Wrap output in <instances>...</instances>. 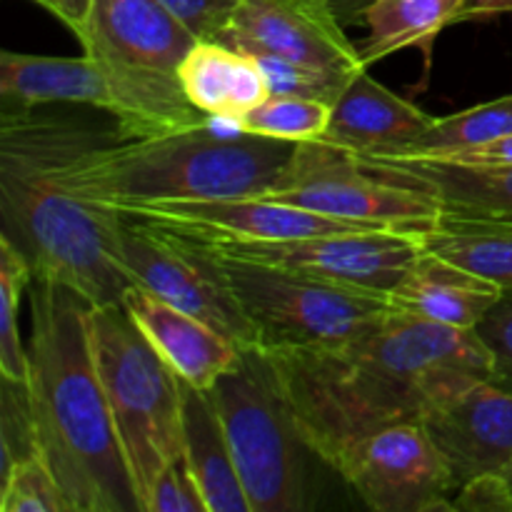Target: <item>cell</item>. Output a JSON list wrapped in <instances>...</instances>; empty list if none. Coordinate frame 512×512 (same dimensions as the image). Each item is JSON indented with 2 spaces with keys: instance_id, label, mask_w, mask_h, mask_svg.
<instances>
[{
  "instance_id": "cell-1",
  "label": "cell",
  "mask_w": 512,
  "mask_h": 512,
  "mask_svg": "<svg viewBox=\"0 0 512 512\" xmlns=\"http://www.w3.org/2000/svg\"><path fill=\"white\" fill-rule=\"evenodd\" d=\"M260 350L300 438L333 470L358 440L420 423L440 400L490 373L475 330L395 310L340 343Z\"/></svg>"
},
{
  "instance_id": "cell-2",
  "label": "cell",
  "mask_w": 512,
  "mask_h": 512,
  "mask_svg": "<svg viewBox=\"0 0 512 512\" xmlns=\"http://www.w3.org/2000/svg\"><path fill=\"white\" fill-rule=\"evenodd\" d=\"M28 360L40 455L73 512H143L95 365L83 295L33 278Z\"/></svg>"
},
{
  "instance_id": "cell-3",
  "label": "cell",
  "mask_w": 512,
  "mask_h": 512,
  "mask_svg": "<svg viewBox=\"0 0 512 512\" xmlns=\"http://www.w3.org/2000/svg\"><path fill=\"white\" fill-rule=\"evenodd\" d=\"M293 150L220 115L145 135H103L65 115L55 175L88 203L123 213L158 200L265 198Z\"/></svg>"
},
{
  "instance_id": "cell-4",
  "label": "cell",
  "mask_w": 512,
  "mask_h": 512,
  "mask_svg": "<svg viewBox=\"0 0 512 512\" xmlns=\"http://www.w3.org/2000/svg\"><path fill=\"white\" fill-rule=\"evenodd\" d=\"M60 113L43 105L3 103L0 113V238L33 278L68 285L90 305L123 300L133 285L118 260L123 213L93 205L55 175Z\"/></svg>"
},
{
  "instance_id": "cell-5",
  "label": "cell",
  "mask_w": 512,
  "mask_h": 512,
  "mask_svg": "<svg viewBox=\"0 0 512 512\" xmlns=\"http://www.w3.org/2000/svg\"><path fill=\"white\" fill-rule=\"evenodd\" d=\"M78 40L98 60L118 95V133L145 135L200 125V113L178 80L198 38L158 0H93Z\"/></svg>"
},
{
  "instance_id": "cell-6",
  "label": "cell",
  "mask_w": 512,
  "mask_h": 512,
  "mask_svg": "<svg viewBox=\"0 0 512 512\" xmlns=\"http://www.w3.org/2000/svg\"><path fill=\"white\" fill-rule=\"evenodd\" d=\"M95 365L138 498L183 455V378L150 345L123 303L90 305Z\"/></svg>"
},
{
  "instance_id": "cell-7",
  "label": "cell",
  "mask_w": 512,
  "mask_h": 512,
  "mask_svg": "<svg viewBox=\"0 0 512 512\" xmlns=\"http://www.w3.org/2000/svg\"><path fill=\"white\" fill-rule=\"evenodd\" d=\"M210 395L223 420L250 512L308 508V445L300 438L263 350L240 348V358L220 375Z\"/></svg>"
},
{
  "instance_id": "cell-8",
  "label": "cell",
  "mask_w": 512,
  "mask_h": 512,
  "mask_svg": "<svg viewBox=\"0 0 512 512\" xmlns=\"http://www.w3.org/2000/svg\"><path fill=\"white\" fill-rule=\"evenodd\" d=\"M203 243V240H200ZM230 293L258 328L260 348H305L348 340L390 313L388 295L260 263L203 243Z\"/></svg>"
},
{
  "instance_id": "cell-9",
  "label": "cell",
  "mask_w": 512,
  "mask_h": 512,
  "mask_svg": "<svg viewBox=\"0 0 512 512\" xmlns=\"http://www.w3.org/2000/svg\"><path fill=\"white\" fill-rule=\"evenodd\" d=\"M268 200L298 205L350 223L423 233L443 208L433 195L385 178L363 155L325 140L295 143Z\"/></svg>"
},
{
  "instance_id": "cell-10",
  "label": "cell",
  "mask_w": 512,
  "mask_h": 512,
  "mask_svg": "<svg viewBox=\"0 0 512 512\" xmlns=\"http://www.w3.org/2000/svg\"><path fill=\"white\" fill-rule=\"evenodd\" d=\"M118 260L133 285L213 325L240 348H260V335L245 315L200 240L148 220L123 215Z\"/></svg>"
},
{
  "instance_id": "cell-11",
  "label": "cell",
  "mask_w": 512,
  "mask_h": 512,
  "mask_svg": "<svg viewBox=\"0 0 512 512\" xmlns=\"http://www.w3.org/2000/svg\"><path fill=\"white\" fill-rule=\"evenodd\" d=\"M335 473L378 512L453 510V478L423 423L388 425L358 440Z\"/></svg>"
},
{
  "instance_id": "cell-12",
  "label": "cell",
  "mask_w": 512,
  "mask_h": 512,
  "mask_svg": "<svg viewBox=\"0 0 512 512\" xmlns=\"http://www.w3.org/2000/svg\"><path fill=\"white\" fill-rule=\"evenodd\" d=\"M190 238V235H188ZM198 240V238H195ZM210 243V240H203ZM260 263L285 265L315 278L388 295L420 255L415 230L368 228L260 243H210Z\"/></svg>"
},
{
  "instance_id": "cell-13",
  "label": "cell",
  "mask_w": 512,
  "mask_h": 512,
  "mask_svg": "<svg viewBox=\"0 0 512 512\" xmlns=\"http://www.w3.org/2000/svg\"><path fill=\"white\" fill-rule=\"evenodd\" d=\"M218 43L318 70L365 68L330 0H238Z\"/></svg>"
},
{
  "instance_id": "cell-14",
  "label": "cell",
  "mask_w": 512,
  "mask_h": 512,
  "mask_svg": "<svg viewBox=\"0 0 512 512\" xmlns=\"http://www.w3.org/2000/svg\"><path fill=\"white\" fill-rule=\"evenodd\" d=\"M130 218L148 220L160 228L210 243H260L293 240L308 235L368 230L373 225L330 218L298 205L268 198H210V200H158L123 210Z\"/></svg>"
},
{
  "instance_id": "cell-15",
  "label": "cell",
  "mask_w": 512,
  "mask_h": 512,
  "mask_svg": "<svg viewBox=\"0 0 512 512\" xmlns=\"http://www.w3.org/2000/svg\"><path fill=\"white\" fill-rule=\"evenodd\" d=\"M460 485L485 473H505L512 465V393L478 380L440 400L420 420Z\"/></svg>"
},
{
  "instance_id": "cell-16",
  "label": "cell",
  "mask_w": 512,
  "mask_h": 512,
  "mask_svg": "<svg viewBox=\"0 0 512 512\" xmlns=\"http://www.w3.org/2000/svg\"><path fill=\"white\" fill-rule=\"evenodd\" d=\"M120 303L165 363L193 388L213 390L240 358L238 343L140 285H130Z\"/></svg>"
},
{
  "instance_id": "cell-17",
  "label": "cell",
  "mask_w": 512,
  "mask_h": 512,
  "mask_svg": "<svg viewBox=\"0 0 512 512\" xmlns=\"http://www.w3.org/2000/svg\"><path fill=\"white\" fill-rule=\"evenodd\" d=\"M433 115L358 70L333 103L328 130L320 140L373 158L403 148L433 125Z\"/></svg>"
},
{
  "instance_id": "cell-18",
  "label": "cell",
  "mask_w": 512,
  "mask_h": 512,
  "mask_svg": "<svg viewBox=\"0 0 512 512\" xmlns=\"http://www.w3.org/2000/svg\"><path fill=\"white\" fill-rule=\"evenodd\" d=\"M503 290L490 280L420 250L415 263L388 293L390 310L450 328L473 330Z\"/></svg>"
},
{
  "instance_id": "cell-19",
  "label": "cell",
  "mask_w": 512,
  "mask_h": 512,
  "mask_svg": "<svg viewBox=\"0 0 512 512\" xmlns=\"http://www.w3.org/2000/svg\"><path fill=\"white\" fill-rule=\"evenodd\" d=\"M365 160L385 178L433 195L443 213L512 218V165H463L433 158Z\"/></svg>"
},
{
  "instance_id": "cell-20",
  "label": "cell",
  "mask_w": 512,
  "mask_h": 512,
  "mask_svg": "<svg viewBox=\"0 0 512 512\" xmlns=\"http://www.w3.org/2000/svg\"><path fill=\"white\" fill-rule=\"evenodd\" d=\"M0 98L10 105L73 103L93 105L118 115V95L98 60L50 58L3 50L0 53Z\"/></svg>"
},
{
  "instance_id": "cell-21",
  "label": "cell",
  "mask_w": 512,
  "mask_h": 512,
  "mask_svg": "<svg viewBox=\"0 0 512 512\" xmlns=\"http://www.w3.org/2000/svg\"><path fill=\"white\" fill-rule=\"evenodd\" d=\"M178 80L190 103L210 118L238 120L270 95L253 55L218 40H198L180 63Z\"/></svg>"
},
{
  "instance_id": "cell-22",
  "label": "cell",
  "mask_w": 512,
  "mask_h": 512,
  "mask_svg": "<svg viewBox=\"0 0 512 512\" xmlns=\"http://www.w3.org/2000/svg\"><path fill=\"white\" fill-rule=\"evenodd\" d=\"M183 455L210 512H250L213 395L188 383L183 388Z\"/></svg>"
},
{
  "instance_id": "cell-23",
  "label": "cell",
  "mask_w": 512,
  "mask_h": 512,
  "mask_svg": "<svg viewBox=\"0 0 512 512\" xmlns=\"http://www.w3.org/2000/svg\"><path fill=\"white\" fill-rule=\"evenodd\" d=\"M418 235L428 253L490 280L500 290H512V218L440 213Z\"/></svg>"
},
{
  "instance_id": "cell-24",
  "label": "cell",
  "mask_w": 512,
  "mask_h": 512,
  "mask_svg": "<svg viewBox=\"0 0 512 512\" xmlns=\"http://www.w3.org/2000/svg\"><path fill=\"white\" fill-rule=\"evenodd\" d=\"M465 0H373L360 23L365 38L358 53L368 68L375 60L400 53L403 48H430L440 30L455 25Z\"/></svg>"
},
{
  "instance_id": "cell-25",
  "label": "cell",
  "mask_w": 512,
  "mask_h": 512,
  "mask_svg": "<svg viewBox=\"0 0 512 512\" xmlns=\"http://www.w3.org/2000/svg\"><path fill=\"white\" fill-rule=\"evenodd\" d=\"M512 133V95L473 105L468 110L435 118L425 133L405 143L395 153L373 158H450L480 148Z\"/></svg>"
},
{
  "instance_id": "cell-26",
  "label": "cell",
  "mask_w": 512,
  "mask_h": 512,
  "mask_svg": "<svg viewBox=\"0 0 512 512\" xmlns=\"http://www.w3.org/2000/svg\"><path fill=\"white\" fill-rule=\"evenodd\" d=\"M33 283L28 260L0 238V378L28 385L30 360L18 328L20 300Z\"/></svg>"
},
{
  "instance_id": "cell-27",
  "label": "cell",
  "mask_w": 512,
  "mask_h": 512,
  "mask_svg": "<svg viewBox=\"0 0 512 512\" xmlns=\"http://www.w3.org/2000/svg\"><path fill=\"white\" fill-rule=\"evenodd\" d=\"M333 105L313 98H288V95H268L263 103L240 115V130L260 138L285 140V143H305L320 140L328 130Z\"/></svg>"
},
{
  "instance_id": "cell-28",
  "label": "cell",
  "mask_w": 512,
  "mask_h": 512,
  "mask_svg": "<svg viewBox=\"0 0 512 512\" xmlns=\"http://www.w3.org/2000/svg\"><path fill=\"white\" fill-rule=\"evenodd\" d=\"M0 512H73L43 455L18 460L0 483Z\"/></svg>"
},
{
  "instance_id": "cell-29",
  "label": "cell",
  "mask_w": 512,
  "mask_h": 512,
  "mask_svg": "<svg viewBox=\"0 0 512 512\" xmlns=\"http://www.w3.org/2000/svg\"><path fill=\"white\" fill-rule=\"evenodd\" d=\"M243 53V50H240ZM255 63L263 70L265 80H268L270 95H288V98H313L325 100L333 105L353 73L358 70H318L308 68V65L293 63V60L278 58V55L268 53H250ZM363 70V68H360Z\"/></svg>"
},
{
  "instance_id": "cell-30",
  "label": "cell",
  "mask_w": 512,
  "mask_h": 512,
  "mask_svg": "<svg viewBox=\"0 0 512 512\" xmlns=\"http://www.w3.org/2000/svg\"><path fill=\"white\" fill-rule=\"evenodd\" d=\"M0 380H3V390H0V453H3V465H0V473L5 475L18 460L38 455L40 445L38 433H35L28 385L8 378Z\"/></svg>"
},
{
  "instance_id": "cell-31",
  "label": "cell",
  "mask_w": 512,
  "mask_h": 512,
  "mask_svg": "<svg viewBox=\"0 0 512 512\" xmlns=\"http://www.w3.org/2000/svg\"><path fill=\"white\" fill-rule=\"evenodd\" d=\"M473 330L488 350V380L512 393V290H503Z\"/></svg>"
},
{
  "instance_id": "cell-32",
  "label": "cell",
  "mask_w": 512,
  "mask_h": 512,
  "mask_svg": "<svg viewBox=\"0 0 512 512\" xmlns=\"http://www.w3.org/2000/svg\"><path fill=\"white\" fill-rule=\"evenodd\" d=\"M145 512H210L185 455L173 460L155 480Z\"/></svg>"
},
{
  "instance_id": "cell-33",
  "label": "cell",
  "mask_w": 512,
  "mask_h": 512,
  "mask_svg": "<svg viewBox=\"0 0 512 512\" xmlns=\"http://www.w3.org/2000/svg\"><path fill=\"white\" fill-rule=\"evenodd\" d=\"M198 40H218L238 0H158Z\"/></svg>"
},
{
  "instance_id": "cell-34",
  "label": "cell",
  "mask_w": 512,
  "mask_h": 512,
  "mask_svg": "<svg viewBox=\"0 0 512 512\" xmlns=\"http://www.w3.org/2000/svg\"><path fill=\"white\" fill-rule=\"evenodd\" d=\"M453 510L512 512V488L505 473H485L460 485L453 495Z\"/></svg>"
},
{
  "instance_id": "cell-35",
  "label": "cell",
  "mask_w": 512,
  "mask_h": 512,
  "mask_svg": "<svg viewBox=\"0 0 512 512\" xmlns=\"http://www.w3.org/2000/svg\"><path fill=\"white\" fill-rule=\"evenodd\" d=\"M433 160H450V163L463 165H512V133L505 138L493 140L480 148L465 150V153L450 155V158H433Z\"/></svg>"
},
{
  "instance_id": "cell-36",
  "label": "cell",
  "mask_w": 512,
  "mask_h": 512,
  "mask_svg": "<svg viewBox=\"0 0 512 512\" xmlns=\"http://www.w3.org/2000/svg\"><path fill=\"white\" fill-rule=\"evenodd\" d=\"M40 8H45L48 13H53L60 23L68 25L73 33H78L85 25L90 15V3L93 0H33Z\"/></svg>"
},
{
  "instance_id": "cell-37",
  "label": "cell",
  "mask_w": 512,
  "mask_h": 512,
  "mask_svg": "<svg viewBox=\"0 0 512 512\" xmlns=\"http://www.w3.org/2000/svg\"><path fill=\"white\" fill-rule=\"evenodd\" d=\"M512 13V0H465L455 23H468V20H490L498 15Z\"/></svg>"
},
{
  "instance_id": "cell-38",
  "label": "cell",
  "mask_w": 512,
  "mask_h": 512,
  "mask_svg": "<svg viewBox=\"0 0 512 512\" xmlns=\"http://www.w3.org/2000/svg\"><path fill=\"white\" fill-rule=\"evenodd\" d=\"M335 8V13L340 15L345 25H360V18H363L365 8H368L373 0H330Z\"/></svg>"
},
{
  "instance_id": "cell-39",
  "label": "cell",
  "mask_w": 512,
  "mask_h": 512,
  "mask_svg": "<svg viewBox=\"0 0 512 512\" xmlns=\"http://www.w3.org/2000/svg\"><path fill=\"white\" fill-rule=\"evenodd\" d=\"M505 478H508V483H510V488H512V465L508 470H505Z\"/></svg>"
}]
</instances>
